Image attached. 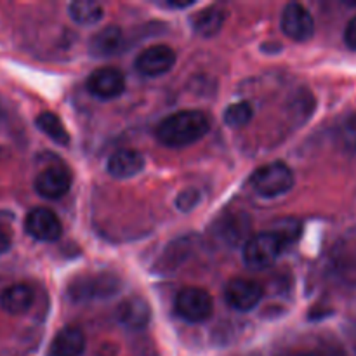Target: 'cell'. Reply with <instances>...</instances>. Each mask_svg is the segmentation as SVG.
Segmentation results:
<instances>
[{"instance_id": "6da1fadb", "label": "cell", "mask_w": 356, "mask_h": 356, "mask_svg": "<svg viewBox=\"0 0 356 356\" xmlns=\"http://www.w3.org/2000/svg\"><path fill=\"white\" fill-rule=\"evenodd\" d=\"M211 129V120L200 110H181L156 125V139L167 148H184L200 141Z\"/></svg>"}, {"instance_id": "7a4b0ae2", "label": "cell", "mask_w": 356, "mask_h": 356, "mask_svg": "<svg viewBox=\"0 0 356 356\" xmlns=\"http://www.w3.org/2000/svg\"><path fill=\"white\" fill-rule=\"evenodd\" d=\"M250 186L259 197L277 198L294 186V172L284 162H271L250 176Z\"/></svg>"}, {"instance_id": "3957f363", "label": "cell", "mask_w": 356, "mask_h": 356, "mask_svg": "<svg viewBox=\"0 0 356 356\" xmlns=\"http://www.w3.org/2000/svg\"><path fill=\"white\" fill-rule=\"evenodd\" d=\"M120 289V280L115 275L97 273V275H83L76 277L70 282L68 292L70 299L75 302H89L96 299H106L115 296Z\"/></svg>"}, {"instance_id": "277c9868", "label": "cell", "mask_w": 356, "mask_h": 356, "mask_svg": "<svg viewBox=\"0 0 356 356\" xmlns=\"http://www.w3.org/2000/svg\"><path fill=\"white\" fill-rule=\"evenodd\" d=\"M284 242L275 232H263L247 240L243 245V261L250 270H266L280 257Z\"/></svg>"}, {"instance_id": "5b68a950", "label": "cell", "mask_w": 356, "mask_h": 356, "mask_svg": "<svg viewBox=\"0 0 356 356\" xmlns=\"http://www.w3.org/2000/svg\"><path fill=\"white\" fill-rule=\"evenodd\" d=\"M174 308H176V313L184 322L202 323L212 316L214 301H212V296L205 289L184 287L177 292Z\"/></svg>"}, {"instance_id": "8992f818", "label": "cell", "mask_w": 356, "mask_h": 356, "mask_svg": "<svg viewBox=\"0 0 356 356\" xmlns=\"http://www.w3.org/2000/svg\"><path fill=\"white\" fill-rule=\"evenodd\" d=\"M176 61L177 54L172 47L156 44L139 52V56L134 61V68L143 76H160L163 73L170 72L172 66L176 65Z\"/></svg>"}, {"instance_id": "52a82bcc", "label": "cell", "mask_w": 356, "mask_h": 356, "mask_svg": "<svg viewBox=\"0 0 356 356\" xmlns=\"http://www.w3.org/2000/svg\"><path fill=\"white\" fill-rule=\"evenodd\" d=\"M24 232L38 242H56L63 235V226L51 209L37 207L24 218Z\"/></svg>"}, {"instance_id": "ba28073f", "label": "cell", "mask_w": 356, "mask_h": 356, "mask_svg": "<svg viewBox=\"0 0 356 356\" xmlns=\"http://www.w3.org/2000/svg\"><path fill=\"white\" fill-rule=\"evenodd\" d=\"M282 31L296 42H308L315 33V21L312 13L298 2L287 3L280 19Z\"/></svg>"}, {"instance_id": "9c48e42d", "label": "cell", "mask_w": 356, "mask_h": 356, "mask_svg": "<svg viewBox=\"0 0 356 356\" xmlns=\"http://www.w3.org/2000/svg\"><path fill=\"white\" fill-rule=\"evenodd\" d=\"M225 299L235 312H252L263 299V287L250 278H233L226 285Z\"/></svg>"}, {"instance_id": "30bf717a", "label": "cell", "mask_w": 356, "mask_h": 356, "mask_svg": "<svg viewBox=\"0 0 356 356\" xmlns=\"http://www.w3.org/2000/svg\"><path fill=\"white\" fill-rule=\"evenodd\" d=\"M115 318L122 327L136 332V330H143L148 327L149 320H152V308L141 296H131L117 306Z\"/></svg>"}, {"instance_id": "8fae6325", "label": "cell", "mask_w": 356, "mask_h": 356, "mask_svg": "<svg viewBox=\"0 0 356 356\" xmlns=\"http://www.w3.org/2000/svg\"><path fill=\"white\" fill-rule=\"evenodd\" d=\"M87 90L97 99H115L125 90V79L117 68H99L87 79Z\"/></svg>"}, {"instance_id": "7c38bea8", "label": "cell", "mask_w": 356, "mask_h": 356, "mask_svg": "<svg viewBox=\"0 0 356 356\" xmlns=\"http://www.w3.org/2000/svg\"><path fill=\"white\" fill-rule=\"evenodd\" d=\"M72 188V176L63 167H47L35 179V191L47 200H59Z\"/></svg>"}, {"instance_id": "4fadbf2b", "label": "cell", "mask_w": 356, "mask_h": 356, "mask_svg": "<svg viewBox=\"0 0 356 356\" xmlns=\"http://www.w3.org/2000/svg\"><path fill=\"white\" fill-rule=\"evenodd\" d=\"M145 169V156L136 149H118L108 159L106 170L115 179H131Z\"/></svg>"}, {"instance_id": "5bb4252c", "label": "cell", "mask_w": 356, "mask_h": 356, "mask_svg": "<svg viewBox=\"0 0 356 356\" xmlns=\"http://www.w3.org/2000/svg\"><path fill=\"white\" fill-rule=\"evenodd\" d=\"M86 351V336L79 327L68 325L59 330L49 346L47 356H82Z\"/></svg>"}, {"instance_id": "9a60e30c", "label": "cell", "mask_w": 356, "mask_h": 356, "mask_svg": "<svg viewBox=\"0 0 356 356\" xmlns=\"http://www.w3.org/2000/svg\"><path fill=\"white\" fill-rule=\"evenodd\" d=\"M35 292L26 284H14L0 294V308L9 315H23L33 306Z\"/></svg>"}, {"instance_id": "2e32d148", "label": "cell", "mask_w": 356, "mask_h": 356, "mask_svg": "<svg viewBox=\"0 0 356 356\" xmlns=\"http://www.w3.org/2000/svg\"><path fill=\"white\" fill-rule=\"evenodd\" d=\"M124 44V33L118 26H106L94 33L89 42V51L96 58H111L117 54Z\"/></svg>"}, {"instance_id": "e0dca14e", "label": "cell", "mask_w": 356, "mask_h": 356, "mask_svg": "<svg viewBox=\"0 0 356 356\" xmlns=\"http://www.w3.org/2000/svg\"><path fill=\"white\" fill-rule=\"evenodd\" d=\"M226 23V10L222 7L211 6L197 13L191 19L193 30L202 37H214L222 30Z\"/></svg>"}, {"instance_id": "ac0fdd59", "label": "cell", "mask_w": 356, "mask_h": 356, "mask_svg": "<svg viewBox=\"0 0 356 356\" xmlns=\"http://www.w3.org/2000/svg\"><path fill=\"white\" fill-rule=\"evenodd\" d=\"M68 14L80 26H94L104 16V9L94 0H75L68 6Z\"/></svg>"}, {"instance_id": "d6986e66", "label": "cell", "mask_w": 356, "mask_h": 356, "mask_svg": "<svg viewBox=\"0 0 356 356\" xmlns=\"http://www.w3.org/2000/svg\"><path fill=\"white\" fill-rule=\"evenodd\" d=\"M35 124H37V127L54 143H58V145L61 146L70 145L68 131H66L61 118L56 113H52V111H42L37 117V120H35Z\"/></svg>"}, {"instance_id": "ffe728a7", "label": "cell", "mask_w": 356, "mask_h": 356, "mask_svg": "<svg viewBox=\"0 0 356 356\" xmlns=\"http://www.w3.org/2000/svg\"><path fill=\"white\" fill-rule=\"evenodd\" d=\"M252 104L247 103V101H238V103L229 104L225 111V122L229 127H243V125H247L252 120Z\"/></svg>"}, {"instance_id": "44dd1931", "label": "cell", "mask_w": 356, "mask_h": 356, "mask_svg": "<svg viewBox=\"0 0 356 356\" xmlns=\"http://www.w3.org/2000/svg\"><path fill=\"white\" fill-rule=\"evenodd\" d=\"M339 139L348 152H356V113L350 115L341 125Z\"/></svg>"}, {"instance_id": "7402d4cb", "label": "cell", "mask_w": 356, "mask_h": 356, "mask_svg": "<svg viewBox=\"0 0 356 356\" xmlns=\"http://www.w3.org/2000/svg\"><path fill=\"white\" fill-rule=\"evenodd\" d=\"M202 200V195L200 191L195 190V188H188V190L181 191L176 198V207L179 209L181 212H190L200 204Z\"/></svg>"}, {"instance_id": "603a6c76", "label": "cell", "mask_w": 356, "mask_h": 356, "mask_svg": "<svg viewBox=\"0 0 356 356\" xmlns=\"http://www.w3.org/2000/svg\"><path fill=\"white\" fill-rule=\"evenodd\" d=\"M344 42L348 47L356 51V16L348 23L346 31H344Z\"/></svg>"}, {"instance_id": "cb8c5ba5", "label": "cell", "mask_w": 356, "mask_h": 356, "mask_svg": "<svg viewBox=\"0 0 356 356\" xmlns=\"http://www.w3.org/2000/svg\"><path fill=\"white\" fill-rule=\"evenodd\" d=\"M9 249H10V236L0 228V256H3Z\"/></svg>"}, {"instance_id": "d4e9b609", "label": "cell", "mask_w": 356, "mask_h": 356, "mask_svg": "<svg viewBox=\"0 0 356 356\" xmlns=\"http://www.w3.org/2000/svg\"><path fill=\"white\" fill-rule=\"evenodd\" d=\"M163 6L169 7V9H186V7L193 6V2H174V0H167Z\"/></svg>"}, {"instance_id": "484cf974", "label": "cell", "mask_w": 356, "mask_h": 356, "mask_svg": "<svg viewBox=\"0 0 356 356\" xmlns=\"http://www.w3.org/2000/svg\"><path fill=\"white\" fill-rule=\"evenodd\" d=\"M287 356H327V355H323L322 351H316V350H306V351H294V353Z\"/></svg>"}, {"instance_id": "4316f807", "label": "cell", "mask_w": 356, "mask_h": 356, "mask_svg": "<svg viewBox=\"0 0 356 356\" xmlns=\"http://www.w3.org/2000/svg\"><path fill=\"white\" fill-rule=\"evenodd\" d=\"M238 356H261L259 353H245V355H238Z\"/></svg>"}, {"instance_id": "83f0119b", "label": "cell", "mask_w": 356, "mask_h": 356, "mask_svg": "<svg viewBox=\"0 0 356 356\" xmlns=\"http://www.w3.org/2000/svg\"><path fill=\"white\" fill-rule=\"evenodd\" d=\"M2 156H3V149L0 148V160H2Z\"/></svg>"}]
</instances>
